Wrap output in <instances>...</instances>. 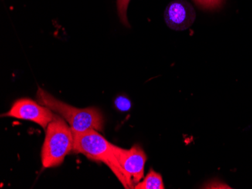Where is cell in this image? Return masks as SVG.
<instances>
[{"mask_svg":"<svg viewBox=\"0 0 252 189\" xmlns=\"http://www.w3.org/2000/svg\"><path fill=\"white\" fill-rule=\"evenodd\" d=\"M131 0H117V12H118L119 18L123 25L129 27L127 12H128V5Z\"/></svg>","mask_w":252,"mask_h":189,"instance_id":"9c48e42d","label":"cell"},{"mask_svg":"<svg viewBox=\"0 0 252 189\" xmlns=\"http://www.w3.org/2000/svg\"><path fill=\"white\" fill-rule=\"evenodd\" d=\"M73 131V152L80 153L93 162L104 163L127 189L126 179L114 153V145L110 143L94 129Z\"/></svg>","mask_w":252,"mask_h":189,"instance_id":"6da1fadb","label":"cell"},{"mask_svg":"<svg viewBox=\"0 0 252 189\" xmlns=\"http://www.w3.org/2000/svg\"><path fill=\"white\" fill-rule=\"evenodd\" d=\"M167 26L174 30L188 29L196 19V12L189 2L185 0H175L167 5L164 12Z\"/></svg>","mask_w":252,"mask_h":189,"instance_id":"8992f818","label":"cell"},{"mask_svg":"<svg viewBox=\"0 0 252 189\" xmlns=\"http://www.w3.org/2000/svg\"><path fill=\"white\" fill-rule=\"evenodd\" d=\"M134 189H164L163 180L159 173L151 169L148 174L141 183H137Z\"/></svg>","mask_w":252,"mask_h":189,"instance_id":"52a82bcc","label":"cell"},{"mask_svg":"<svg viewBox=\"0 0 252 189\" xmlns=\"http://www.w3.org/2000/svg\"><path fill=\"white\" fill-rule=\"evenodd\" d=\"M36 100L41 105L48 107L67 121L72 131H84L88 129L104 131V117L100 110L95 107L76 108L59 101L40 87H38Z\"/></svg>","mask_w":252,"mask_h":189,"instance_id":"7a4b0ae2","label":"cell"},{"mask_svg":"<svg viewBox=\"0 0 252 189\" xmlns=\"http://www.w3.org/2000/svg\"><path fill=\"white\" fill-rule=\"evenodd\" d=\"M41 151V160L45 168L62 164L65 157L73 151V134L71 128L58 114L48 125Z\"/></svg>","mask_w":252,"mask_h":189,"instance_id":"3957f363","label":"cell"},{"mask_svg":"<svg viewBox=\"0 0 252 189\" xmlns=\"http://www.w3.org/2000/svg\"><path fill=\"white\" fill-rule=\"evenodd\" d=\"M3 116L31 121L45 129L53 120L55 114L48 107L28 98L15 101Z\"/></svg>","mask_w":252,"mask_h":189,"instance_id":"5b68a950","label":"cell"},{"mask_svg":"<svg viewBox=\"0 0 252 189\" xmlns=\"http://www.w3.org/2000/svg\"><path fill=\"white\" fill-rule=\"evenodd\" d=\"M198 8L206 11L219 9L225 3V0H192Z\"/></svg>","mask_w":252,"mask_h":189,"instance_id":"ba28073f","label":"cell"},{"mask_svg":"<svg viewBox=\"0 0 252 189\" xmlns=\"http://www.w3.org/2000/svg\"><path fill=\"white\" fill-rule=\"evenodd\" d=\"M115 106L120 111L126 112L130 109L131 107V102L128 98L126 97H118L116 99Z\"/></svg>","mask_w":252,"mask_h":189,"instance_id":"30bf717a","label":"cell"},{"mask_svg":"<svg viewBox=\"0 0 252 189\" xmlns=\"http://www.w3.org/2000/svg\"><path fill=\"white\" fill-rule=\"evenodd\" d=\"M114 153L126 179L127 189H134L144 177L147 155L139 145L124 149L114 145Z\"/></svg>","mask_w":252,"mask_h":189,"instance_id":"277c9868","label":"cell"}]
</instances>
